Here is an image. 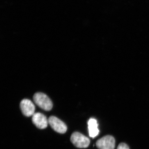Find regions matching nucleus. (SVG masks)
Masks as SVG:
<instances>
[{"label":"nucleus","instance_id":"nucleus-1","mask_svg":"<svg viewBox=\"0 0 149 149\" xmlns=\"http://www.w3.org/2000/svg\"><path fill=\"white\" fill-rule=\"evenodd\" d=\"M33 100L35 104L44 110L49 111L52 108V102L50 99L44 93H35L33 97Z\"/></svg>","mask_w":149,"mask_h":149},{"label":"nucleus","instance_id":"nucleus-2","mask_svg":"<svg viewBox=\"0 0 149 149\" xmlns=\"http://www.w3.org/2000/svg\"><path fill=\"white\" fill-rule=\"evenodd\" d=\"M70 141L75 147L80 148H88L90 141L88 137L79 132H74L70 137Z\"/></svg>","mask_w":149,"mask_h":149},{"label":"nucleus","instance_id":"nucleus-3","mask_svg":"<svg viewBox=\"0 0 149 149\" xmlns=\"http://www.w3.org/2000/svg\"><path fill=\"white\" fill-rule=\"evenodd\" d=\"M48 122L52 129L57 133L63 134L67 130L65 123L55 116H52L49 118Z\"/></svg>","mask_w":149,"mask_h":149},{"label":"nucleus","instance_id":"nucleus-4","mask_svg":"<svg viewBox=\"0 0 149 149\" xmlns=\"http://www.w3.org/2000/svg\"><path fill=\"white\" fill-rule=\"evenodd\" d=\"M96 145L99 149H114L115 140L111 136H105L98 140Z\"/></svg>","mask_w":149,"mask_h":149},{"label":"nucleus","instance_id":"nucleus-5","mask_svg":"<svg viewBox=\"0 0 149 149\" xmlns=\"http://www.w3.org/2000/svg\"><path fill=\"white\" fill-rule=\"evenodd\" d=\"M20 109L22 113L27 117L32 116L35 113V105L28 99H24L20 104Z\"/></svg>","mask_w":149,"mask_h":149},{"label":"nucleus","instance_id":"nucleus-6","mask_svg":"<svg viewBox=\"0 0 149 149\" xmlns=\"http://www.w3.org/2000/svg\"><path fill=\"white\" fill-rule=\"evenodd\" d=\"M32 121L34 125L39 129H45L47 127L48 120L45 115L37 112L32 116Z\"/></svg>","mask_w":149,"mask_h":149},{"label":"nucleus","instance_id":"nucleus-7","mask_svg":"<svg viewBox=\"0 0 149 149\" xmlns=\"http://www.w3.org/2000/svg\"><path fill=\"white\" fill-rule=\"evenodd\" d=\"M88 128L89 134L90 137L92 138H95L99 133V130L98 128L97 122L96 119L91 118L88 121Z\"/></svg>","mask_w":149,"mask_h":149},{"label":"nucleus","instance_id":"nucleus-8","mask_svg":"<svg viewBox=\"0 0 149 149\" xmlns=\"http://www.w3.org/2000/svg\"><path fill=\"white\" fill-rule=\"evenodd\" d=\"M117 149H130L127 144L121 143L118 145Z\"/></svg>","mask_w":149,"mask_h":149}]
</instances>
